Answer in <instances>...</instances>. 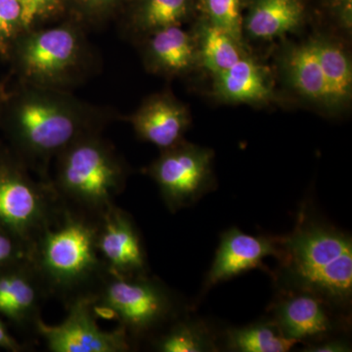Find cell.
Instances as JSON below:
<instances>
[{
	"label": "cell",
	"instance_id": "cell-28",
	"mask_svg": "<svg viewBox=\"0 0 352 352\" xmlns=\"http://www.w3.org/2000/svg\"><path fill=\"white\" fill-rule=\"evenodd\" d=\"M83 13L92 19L103 17L110 13L120 0H75Z\"/></svg>",
	"mask_w": 352,
	"mask_h": 352
},
{
	"label": "cell",
	"instance_id": "cell-22",
	"mask_svg": "<svg viewBox=\"0 0 352 352\" xmlns=\"http://www.w3.org/2000/svg\"><path fill=\"white\" fill-rule=\"evenodd\" d=\"M227 346L240 352H286L298 342L280 332L274 322H261L227 332Z\"/></svg>",
	"mask_w": 352,
	"mask_h": 352
},
{
	"label": "cell",
	"instance_id": "cell-20",
	"mask_svg": "<svg viewBox=\"0 0 352 352\" xmlns=\"http://www.w3.org/2000/svg\"><path fill=\"white\" fill-rule=\"evenodd\" d=\"M195 39L198 58L214 76L231 68L245 56L241 41L210 22L201 25Z\"/></svg>",
	"mask_w": 352,
	"mask_h": 352
},
{
	"label": "cell",
	"instance_id": "cell-25",
	"mask_svg": "<svg viewBox=\"0 0 352 352\" xmlns=\"http://www.w3.org/2000/svg\"><path fill=\"white\" fill-rule=\"evenodd\" d=\"M24 31L19 0H0V56L7 59L14 41Z\"/></svg>",
	"mask_w": 352,
	"mask_h": 352
},
{
	"label": "cell",
	"instance_id": "cell-1",
	"mask_svg": "<svg viewBox=\"0 0 352 352\" xmlns=\"http://www.w3.org/2000/svg\"><path fill=\"white\" fill-rule=\"evenodd\" d=\"M0 129L9 149L41 179L60 153L89 134L102 133L113 120L105 109L80 100L67 90L18 82L6 94L0 88Z\"/></svg>",
	"mask_w": 352,
	"mask_h": 352
},
{
	"label": "cell",
	"instance_id": "cell-24",
	"mask_svg": "<svg viewBox=\"0 0 352 352\" xmlns=\"http://www.w3.org/2000/svg\"><path fill=\"white\" fill-rule=\"evenodd\" d=\"M208 22L224 30L241 41L242 38V18L240 0H204Z\"/></svg>",
	"mask_w": 352,
	"mask_h": 352
},
{
	"label": "cell",
	"instance_id": "cell-23",
	"mask_svg": "<svg viewBox=\"0 0 352 352\" xmlns=\"http://www.w3.org/2000/svg\"><path fill=\"white\" fill-rule=\"evenodd\" d=\"M191 0H139L132 16L134 27L144 34L179 25L188 16Z\"/></svg>",
	"mask_w": 352,
	"mask_h": 352
},
{
	"label": "cell",
	"instance_id": "cell-3",
	"mask_svg": "<svg viewBox=\"0 0 352 352\" xmlns=\"http://www.w3.org/2000/svg\"><path fill=\"white\" fill-rule=\"evenodd\" d=\"M278 243L285 291L314 294L337 307L351 302V236L300 214L295 230Z\"/></svg>",
	"mask_w": 352,
	"mask_h": 352
},
{
	"label": "cell",
	"instance_id": "cell-7",
	"mask_svg": "<svg viewBox=\"0 0 352 352\" xmlns=\"http://www.w3.org/2000/svg\"><path fill=\"white\" fill-rule=\"evenodd\" d=\"M9 148L0 147V226L30 245L63 208L51 182L36 180Z\"/></svg>",
	"mask_w": 352,
	"mask_h": 352
},
{
	"label": "cell",
	"instance_id": "cell-2",
	"mask_svg": "<svg viewBox=\"0 0 352 352\" xmlns=\"http://www.w3.org/2000/svg\"><path fill=\"white\" fill-rule=\"evenodd\" d=\"M98 217L65 205L30 245L28 259L48 296L65 305L90 298L108 271L97 245Z\"/></svg>",
	"mask_w": 352,
	"mask_h": 352
},
{
	"label": "cell",
	"instance_id": "cell-12",
	"mask_svg": "<svg viewBox=\"0 0 352 352\" xmlns=\"http://www.w3.org/2000/svg\"><path fill=\"white\" fill-rule=\"evenodd\" d=\"M279 254L278 238L252 236L238 228L229 229L221 235L214 263L206 278L205 289L261 268L264 258L270 256L278 258Z\"/></svg>",
	"mask_w": 352,
	"mask_h": 352
},
{
	"label": "cell",
	"instance_id": "cell-8",
	"mask_svg": "<svg viewBox=\"0 0 352 352\" xmlns=\"http://www.w3.org/2000/svg\"><path fill=\"white\" fill-rule=\"evenodd\" d=\"M212 152L180 142L164 150L147 168L171 212L193 205L212 185Z\"/></svg>",
	"mask_w": 352,
	"mask_h": 352
},
{
	"label": "cell",
	"instance_id": "cell-10",
	"mask_svg": "<svg viewBox=\"0 0 352 352\" xmlns=\"http://www.w3.org/2000/svg\"><path fill=\"white\" fill-rule=\"evenodd\" d=\"M48 298L29 259L0 267V317L6 323L24 333L36 335Z\"/></svg>",
	"mask_w": 352,
	"mask_h": 352
},
{
	"label": "cell",
	"instance_id": "cell-13",
	"mask_svg": "<svg viewBox=\"0 0 352 352\" xmlns=\"http://www.w3.org/2000/svg\"><path fill=\"white\" fill-rule=\"evenodd\" d=\"M129 122L139 138L164 151L182 142L190 117L182 103L163 94L146 99Z\"/></svg>",
	"mask_w": 352,
	"mask_h": 352
},
{
	"label": "cell",
	"instance_id": "cell-9",
	"mask_svg": "<svg viewBox=\"0 0 352 352\" xmlns=\"http://www.w3.org/2000/svg\"><path fill=\"white\" fill-rule=\"evenodd\" d=\"M66 319L51 326L41 319L36 336L51 352H127L134 349L124 329L103 331L97 324L89 298H80L67 305Z\"/></svg>",
	"mask_w": 352,
	"mask_h": 352
},
{
	"label": "cell",
	"instance_id": "cell-30",
	"mask_svg": "<svg viewBox=\"0 0 352 352\" xmlns=\"http://www.w3.org/2000/svg\"><path fill=\"white\" fill-rule=\"evenodd\" d=\"M303 351L310 352H344L351 351V347L346 342L340 340H329L324 344H310Z\"/></svg>",
	"mask_w": 352,
	"mask_h": 352
},
{
	"label": "cell",
	"instance_id": "cell-29",
	"mask_svg": "<svg viewBox=\"0 0 352 352\" xmlns=\"http://www.w3.org/2000/svg\"><path fill=\"white\" fill-rule=\"evenodd\" d=\"M0 349L10 352H20L25 349V346L20 344L9 332L7 324L1 317H0Z\"/></svg>",
	"mask_w": 352,
	"mask_h": 352
},
{
	"label": "cell",
	"instance_id": "cell-27",
	"mask_svg": "<svg viewBox=\"0 0 352 352\" xmlns=\"http://www.w3.org/2000/svg\"><path fill=\"white\" fill-rule=\"evenodd\" d=\"M25 258H28L27 245L0 226V267Z\"/></svg>",
	"mask_w": 352,
	"mask_h": 352
},
{
	"label": "cell",
	"instance_id": "cell-19",
	"mask_svg": "<svg viewBox=\"0 0 352 352\" xmlns=\"http://www.w3.org/2000/svg\"><path fill=\"white\" fill-rule=\"evenodd\" d=\"M326 83V106L340 108L349 102L352 91L351 63L340 44L318 38L314 41Z\"/></svg>",
	"mask_w": 352,
	"mask_h": 352
},
{
	"label": "cell",
	"instance_id": "cell-5",
	"mask_svg": "<svg viewBox=\"0 0 352 352\" xmlns=\"http://www.w3.org/2000/svg\"><path fill=\"white\" fill-rule=\"evenodd\" d=\"M94 58L80 25L66 22L25 30L14 41L6 60L18 82L69 91L87 78Z\"/></svg>",
	"mask_w": 352,
	"mask_h": 352
},
{
	"label": "cell",
	"instance_id": "cell-4",
	"mask_svg": "<svg viewBox=\"0 0 352 352\" xmlns=\"http://www.w3.org/2000/svg\"><path fill=\"white\" fill-rule=\"evenodd\" d=\"M52 186L65 205L99 217L126 186L129 168L101 133L75 141L58 155Z\"/></svg>",
	"mask_w": 352,
	"mask_h": 352
},
{
	"label": "cell",
	"instance_id": "cell-14",
	"mask_svg": "<svg viewBox=\"0 0 352 352\" xmlns=\"http://www.w3.org/2000/svg\"><path fill=\"white\" fill-rule=\"evenodd\" d=\"M329 303L307 292L285 291L272 307L273 322L289 340L320 339L332 332L333 323Z\"/></svg>",
	"mask_w": 352,
	"mask_h": 352
},
{
	"label": "cell",
	"instance_id": "cell-6",
	"mask_svg": "<svg viewBox=\"0 0 352 352\" xmlns=\"http://www.w3.org/2000/svg\"><path fill=\"white\" fill-rule=\"evenodd\" d=\"M95 314L119 322L135 349L156 337L176 318L175 296L148 275L126 277L107 273L90 296Z\"/></svg>",
	"mask_w": 352,
	"mask_h": 352
},
{
	"label": "cell",
	"instance_id": "cell-17",
	"mask_svg": "<svg viewBox=\"0 0 352 352\" xmlns=\"http://www.w3.org/2000/svg\"><path fill=\"white\" fill-rule=\"evenodd\" d=\"M302 17L300 0H256L245 27L252 38L271 39L295 31Z\"/></svg>",
	"mask_w": 352,
	"mask_h": 352
},
{
	"label": "cell",
	"instance_id": "cell-31",
	"mask_svg": "<svg viewBox=\"0 0 352 352\" xmlns=\"http://www.w3.org/2000/svg\"><path fill=\"white\" fill-rule=\"evenodd\" d=\"M0 147H1V145H0Z\"/></svg>",
	"mask_w": 352,
	"mask_h": 352
},
{
	"label": "cell",
	"instance_id": "cell-16",
	"mask_svg": "<svg viewBox=\"0 0 352 352\" xmlns=\"http://www.w3.org/2000/svg\"><path fill=\"white\" fill-rule=\"evenodd\" d=\"M214 92L232 103H261L273 95L270 73L251 58L243 56L231 68L214 76Z\"/></svg>",
	"mask_w": 352,
	"mask_h": 352
},
{
	"label": "cell",
	"instance_id": "cell-15",
	"mask_svg": "<svg viewBox=\"0 0 352 352\" xmlns=\"http://www.w3.org/2000/svg\"><path fill=\"white\" fill-rule=\"evenodd\" d=\"M148 36L146 64L154 73L180 75L190 71L198 61L196 39L180 25L164 28Z\"/></svg>",
	"mask_w": 352,
	"mask_h": 352
},
{
	"label": "cell",
	"instance_id": "cell-11",
	"mask_svg": "<svg viewBox=\"0 0 352 352\" xmlns=\"http://www.w3.org/2000/svg\"><path fill=\"white\" fill-rule=\"evenodd\" d=\"M97 245L109 273L126 277L148 275L138 227L131 215L116 204L98 217Z\"/></svg>",
	"mask_w": 352,
	"mask_h": 352
},
{
	"label": "cell",
	"instance_id": "cell-21",
	"mask_svg": "<svg viewBox=\"0 0 352 352\" xmlns=\"http://www.w3.org/2000/svg\"><path fill=\"white\" fill-rule=\"evenodd\" d=\"M151 342L155 351L160 352H203L215 349L212 336L204 324L176 318L153 338Z\"/></svg>",
	"mask_w": 352,
	"mask_h": 352
},
{
	"label": "cell",
	"instance_id": "cell-26",
	"mask_svg": "<svg viewBox=\"0 0 352 352\" xmlns=\"http://www.w3.org/2000/svg\"><path fill=\"white\" fill-rule=\"evenodd\" d=\"M22 7L25 30L38 28V24L61 13L64 0H19Z\"/></svg>",
	"mask_w": 352,
	"mask_h": 352
},
{
	"label": "cell",
	"instance_id": "cell-18",
	"mask_svg": "<svg viewBox=\"0 0 352 352\" xmlns=\"http://www.w3.org/2000/svg\"><path fill=\"white\" fill-rule=\"evenodd\" d=\"M289 82L307 100L326 104V83L314 41L294 46L285 58Z\"/></svg>",
	"mask_w": 352,
	"mask_h": 352
}]
</instances>
